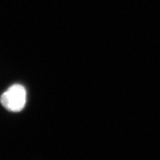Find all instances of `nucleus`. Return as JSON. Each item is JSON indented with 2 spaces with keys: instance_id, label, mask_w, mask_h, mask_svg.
I'll list each match as a JSON object with an SVG mask.
<instances>
[{
  "instance_id": "f257e3e1",
  "label": "nucleus",
  "mask_w": 160,
  "mask_h": 160,
  "mask_svg": "<svg viewBox=\"0 0 160 160\" xmlns=\"http://www.w3.org/2000/svg\"><path fill=\"white\" fill-rule=\"evenodd\" d=\"M26 90L22 85L10 86L0 97L3 107L11 112L22 111L26 104Z\"/></svg>"
}]
</instances>
